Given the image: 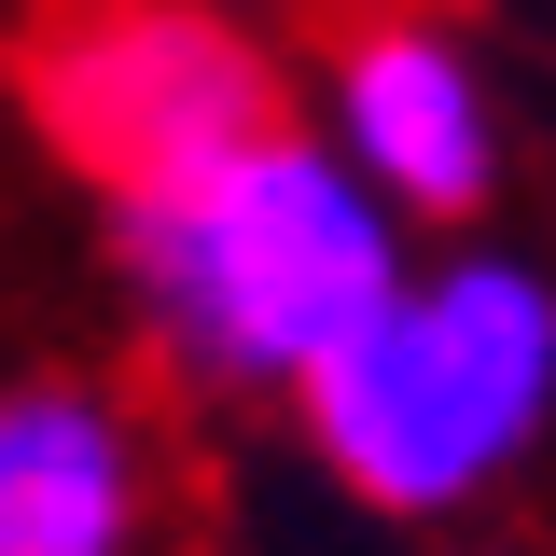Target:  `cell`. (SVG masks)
Listing matches in <instances>:
<instances>
[{
  "label": "cell",
  "instance_id": "cell-3",
  "mask_svg": "<svg viewBox=\"0 0 556 556\" xmlns=\"http://www.w3.org/2000/svg\"><path fill=\"white\" fill-rule=\"evenodd\" d=\"M28 126L98 195H139V181H181L223 139L278 126V70L208 0H56L28 28Z\"/></svg>",
  "mask_w": 556,
  "mask_h": 556
},
{
  "label": "cell",
  "instance_id": "cell-5",
  "mask_svg": "<svg viewBox=\"0 0 556 556\" xmlns=\"http://www.w3.org/2000/svg\"><path fill=\"white\" fill-rule=\"evenodd\" d=\"M153 543V445L98 376L0 390V556H139Z\"/></svg>",
  "mask_w": 556,
  "mask_h": 556
},
{
  "label": "cell",
  "instance_id": "cell-1",
  "mask_svg": "<svg viewBox=\"0 0 556 556\" xmlns=\"http://www.w3.org/2000/svg\"><path fill=\"white\" fill-rule=\"evenodd\" d=\"M98 208H112L126 306L167 334V362L208 390H265V404H292L306 362L417 265L390 195L292 112L195 153L181 181H139V195H98Z\"/></svg>",
  "mask_w": 556,
  "mask_h": 556
},
{
  "label": "cell",
  "instance_id": "cell-4",
  "mask_svg": "<svg viewBox=\"0 0 556 556\" xmlns=\"http://www.w3.org/2000/svg\"><path fill=\"white\" fill-rule=\"evenodd\" d=\"M390 195V223H473L501 195V98L431 14H376L334 56V126H320Z\"/></svg>",
  "mask_w": 556,
  "mask_h": 556
},
{
  "label": "cell",
  "instance_id": "cell-2",
  "mask_svg": "<svg viewBox=\"0 0 556 556\" xmlns=\"http://www.w3.org/2000/svg\"><path fill=\"white\" fill-rule=\"evenodd\" d=\"M306 445L376 515H459L556 431V278L515 251L404 265L320 362H306Z\"/></svg>",
  "mask_w": 556,
  "mask_h": 556
}]
</instances>
